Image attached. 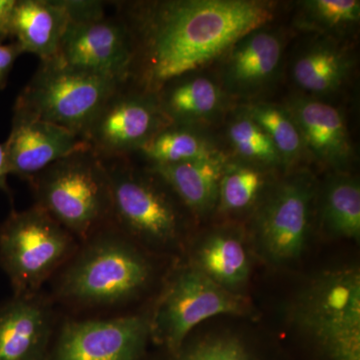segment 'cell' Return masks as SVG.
Returning a JSON list of instances; mask_svg holds the SVG:
<instances>
[{"label":"cell","mask_w":360,"mask_h":360,"mask_svg":"<svg viewBox=\"0 0 360 360\" xmlns=\"http://www.w3.org/2000/svg\"><path fill=\"white\" fill-rule=\"evenodd\" d=\"M63 0H16L11 18V39L23 53L46 61L58 56L70 25Z\"/></svg>","instance_id":"obj_19"},{"label":"cell","mask_w":360,"mask_h":360,"mask_svg":"<svg viewBox=\"0 0 360 360\" xmlns=\"http://www.w3.org/2000/svg\"><path fill=\"white\" fill-rule=\"evenodd\" d=\"M296 319L322 360H360V276L328 272L305 290Z\"/></svg>","instance_id":"obj_7"},{"label":"cell","mask_w":360,"mask_h":360,"mask_svg":"<svg viewBox=\"0 0 360 360\" xmlns=\"http://www.w3.org/2000/svg\"><path fill=\"white\" fill-rule=\"evenodd\" d=\"M213 281L231 290L245 283L250 262L243 243L233 233L217 231L205 239L196 253V265Z\"/></svg>","instance_id":"obj_22"},{"label":"cell","mask_w":360,"mask_h":360,"mask_svg":"<svg viewBox=\"0 0 360 360\" xmlns=\"http://www.w3.org/2000/svg\"><path fill=\"white\" fill-rule=\"evenodd\" d=\"M168 123L155 94L127 82L108 97L82 139L101 160L130 158Z\"/></svg>","instance_id":"obj_9"},{"label":"cell","mask_w":360,"mask_h":360,"mask_svg":"<svg viewBox=\"0 0 360 360\" xmlns=\"http://www.w3.org/2000/svg\"><path fill=\"white\" fill-rule=\"evenodd\" d=\"M4 146L9 174L27 182L52 163L89 149L82 137L70 130L14 110L11 134Z\"/></svg>","instance_id":"obj_14"},{"label":"cell","mask_w":360,"mask_h":360,"mask_svg":"<svg viewBox=\"0 0 360 360\" xmlns=\"http://www.w3.org/2000/svg\"><path fill=\"white\" fill-rule=\"evenodd\" d=\"M77 240L39 206L9 213L0 225V265L13 295H39L45 281L75 255Z\"/></svg>","instance_id":"obj_5"},{"label":"cell","mask_w":360,"mask_h":360,"mask_svg":"<svg viewBox=\"0 0 360 360\" xmlns=\"http://www.w3.org/2000/svg\"><path fill=\"white\" fill-rule=\"evenodd\" d=\"M285 41L283 33L262 26L239 39L221 58L220 85L229 97L252 98L281 75Z\"/></svg>","instance_id":"obj_13"},{"label":"cell","mask_w":360,"mask_h":360,"mask_svg":"<svg viewBox=\"0 0 360 360\" xmlns=\"http://www.w3.org/2000/svg\"><path fill=\"white\" fill-rule=\"evenodd\" d=\"M354 58L340 40L319 37L291 59L290 75L305 96L322 98L340 91L352 75Z\"/></svg>","instance_id":"obj_18"},{"label":"cell","mask_w":360,"mask_h":360,"mask_svg":"<svg viewBox=\"0 0 360 360\" xmlns=\"http://www.w3.org/2000/svg\"><path fill=\"white\" fill-rule=\"evenodd\" d=\"M155 96L168 122L198 127L220 120L229 101L219 82L198 72L170 80Z\"/></svg>","instance_id":"obj_17"},{"label":"cell","mask_w":360,"mask_h":360,"mask_svg":"<svg viewBox=\"0 0 360 360\" xmlns=\"http://www.w3.org/2000/svg\"><path fill=\"white\" fill-rule=\"evenodd\" d=\"M321 222L338 238L359 239L360 186L359 180L345 174L329 177L321 198Z\"/></svg>","instance_id":"obj_23"},{"label":"cell","mask_w":360,"mask_h":360,"mask_svg":"<svg viewBox=\"0 0 360 360\" xmlns=\"http://www.w3.org/2000/svg\"><path fill=\"white\" fill-rule=\"evenodd\" d=\"M269 170L229 158L219 182V212H241L255 205L269 184Z\"/></svg>","instance_id":"obj_26"},{"label":"cell","mask_w":360,"mask_h":360,"mask_svg":"<svg viewBox=\"0 0 360 360\" xmlns=\"http://www.w3.org/2000/svg\"><path fill=\"white\" fill-rule=\"evenodd\" d=\"M285 106L300 129L307 155L338 172L349 167L354 146L340 110L305 94L291 97Z\"/></svg>","instance_id":"obj_15"},{"label":"cell","mask_w":360,"mask_h":360,"mask_svg":"<svg viewBox=\"0 0 360 360\" xmlns=\"http://www.w3.org/2000/svg\"><path fill=\"white\" fill-rule=\"evenodd\" d=\"M222 153L202 127L169 122L158 130L137 155L148 161L149 167H160L203 160Z\"/></svg>","instance_id":"obj_21"},{"label":"cell","mask_w":360,"mask_h":360,"mask_svg":"<svg viewBox=\"0 0 360 360\" xmlns=\"http://www.w3.org/2000/svg\"><path fill=\"white\" fill-rule=\"evenodd\" d=\"M148 315L66 322L46 360H141L150 336Z\"/></svg>","instance_id":"obj_10"},{"label":"cell","mask_w":360,"mask_h":360,"mask_svg":"<svg viewBox=\"0 0 360 360\" xmlns=\"http://www.w3.org/2000/svg\"><path fill=\"white\" fill-rule=\"evenodd\" d=\"M314 195L311 175L298 172L277 184L264 201L257 227L270 258L288 262L302 255L309 238Z\"/></svg>","instance_id":"obj_12"},{"label":"cell","mask_w":360,"mask_h":360,"mask_svg":"<svg viewBox=\"0 0 360 360\" xmlns=\"http://www.w3.org/2000/svg\"><path fill=\"white\" fill-rule=\"evenodd\" d=\"M22 53V49L18 42L13 41L11 44H4V41L0 40V90L6 86L14 63Z\"/></svg>","instance_id":"obj_29"},{"label":"cell","mask_w":360,"mask_h":360,"mask_svg":"<svg viewBox=\"0 0 360 360\" xmlns=\"http://www.w3.org/2000/svg\"><path fill=\"white\" fill-rule=\"evenodd\" d=\"M103 162L110 181L111 222L116 229L130 240L174 245L184 215L181 201L170 187L150 167H136L130 158Z\"/></svg>","instance_id":"obj_4"},{"label":"cell","mask_w":360,"mask_h":360,"mask_svg":"<svg viewBox=\"0 0 360 360\" xmlns=\"http://www.w3.org/2000/svg\"><path fill=\"white\" fill-rule=\"evenodd\" d=\"M52 335L51 302L40 293L0 304V360H46Z\"/></svg>","instance_id":"obj_16"},{"label":"cell","mask_w":360,"mask_h":360,"mask_svg":"<svg viewBox=\"0 0 360 360\" xmlns=\"http://www.w3.org/2000/svg\"><path fill=\"white\" fill-rule=\"evenodd\" d=\"M30 184L35 205L82 243L111 222L110 176L90 149L52 163Z\"/></svg>","instance_id":"obj_3"},{"label":"cell","mask_w":360,"mask_h":360,"mask_svg":"<svg viewBox=\"0 0 360 360\" xmlns=\"http://www.w3.org/2000/svg\"><path fill=\"white\" fill-rule=\"evenodd\" d=\"M70 258L59 278V300L79 307H113L139 295L153 269L112 222L99 229Z\"/></svg>","instance_id":"obj_2"},{"label":"cell","mask_w":360,"mask_h":360,"mask_svg":"<svg viewBox=\"0 0 360 360\" xmlns=\"http://www.w3.org/2000/svg\"><path fill=\"white\" fill-rule=\"evenodd\" d=\"M9 175L8 165H7L6 149L4 144H0V191L11 196V188L7 184V177Z\"/></svg>","instance_id":"obj_31"},{"label":"cell","mask_w":360,"mask_h":360,"mask_svg":"<svg viewBox=\"0 0 360 360\" xmlns=\"http://www.w3.org/2000/svg\"><path fill=\"white\" fill-rule=\"evenodd\" d=\"M269 134L281 156L283 167L291 168L309 156L302 134L285 105L253 103L240 108Z\"/></svg>","instance_id":"obj_25"},{"label":"cell","mask_w":360,"mask_h":360,"mask_svg":"<svg viewBox=\"0 0 360 360\" xmlns=\"http://www.w3.org/2000/svg\"><path fill=\"white\" fill-rule=\"evenodd\" d=\"M229 160L222 153L177 165L148 167L160 175L189 212L202 217L217 206L219 182Z\"/></svg>","instance_id":"obj_20"},{"label":"cell","mask_w":360,"mask_h":360,"mask_svg":"<svg viewBox=\"0 0 360 360\" xmlns=\"http://www.w3.org/2000/svg\"><path fill=\"white\" fill-rule=\"evenodd\" d=\"M295 25L317 37L340 40L354 32L360 20L359 0H305L297 2Z\"/></svg>","instance_id":"obj_24"},{"label":"cell","mask_w":360,"mask_h":360,"mask_svg":"<svg viewBox=\"0 0 360 360\" xmlns=\"http://www.w3.org/2000/svg\"><path fill=\"white\" fill-rule=\"evenodd\" d=\"M122 84L54 58L40 61L32 79L16 99L13 110L82 137L101 106Z\"/></svg>","instance_id":"obj_6"},{"label":"cell","mask_w":360,"mask_h":360,"mask_svg":"<svg viewBox=\"0 0 360 360\" xmlns=\"http://www.w3.org/2000/svg\"><path fill=\"white\" fill-rule=\"evenodd\" d=\"M169 360H264L240 338L234 335L207 338L172 352Z\"/></svg>","instance_id":"obj_28"},{"label":"cell","mask_w":360,"mask_h":360,"mask_svg":"<svg viewBox=\"0 0 360 360\" xmlns=\"http://www.w3.org/2000/svg\"><path fill=\"white\" fill-rule=\"evenodd\" d=\"M113 6L134 42L127 84L153 94L170 80L220 60L239 39L269 25L276 16V4L262 0H160Z\"/></svg>","instance_id":"obj_1"},{"label":"cell","mask_w":360,"mask_h":360,"mask_svg":"<svg viewBox=\"0 0 360 360\" xmlns=\"http://www.w3.org/2000/svg\"><path fill=\"white\" fill-rule=\"evenodd\" d=\"M56 58L78 70L127 84L134 59V42L122 16L105 13L90 20L70 21Z\"/></svg>","instance_id":"obj_11"},{"label":"cell","mask_w":360,"mask_h":360,"mask_svg":"<svg viewBox=\"0 0 360 360\" xmlns=\"http://www.w3.org/2000/svg\"><path fill=\"white\" fill-rule=\"evenodd\" d=\"M16 0H0V40L11 39V18Z\"/></svg>","instance_id":"obj_30"},{"label":"cell","mask_w":360,"mask_h":360,"mask_svg":"<svg viewBox=\"0 0 360 360\" xmlns=\"http://www.w3.org/2000/svg\"><path fill=\"white\" fill-rule=\"evenodd\" d=\"M245 298L213 281L196 266L181 270L168 283L153 315L150 338L169 352H177L191 331L217 315H243Z\"/></svg>","instance_id":"obj_8"},{"label":"cell","mask_w":360,"mask_h":360,"mask_svg":"<svg viewBox=\"0 0 360 360\" xmlns=\"http://www.w3.org/2000/svg\"><path fill=\"white\" fill-rule=\"evenodd\" d=\"M226 139L236 160L270 169L283 167L269 134L240 108L227 123Z\"/></svg>","instance_id":"obj_27"}]
</instances>
